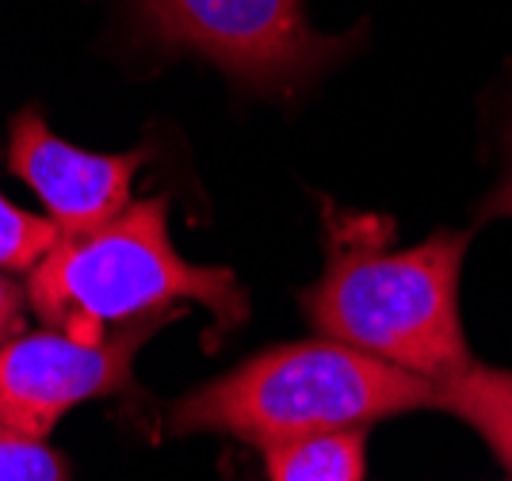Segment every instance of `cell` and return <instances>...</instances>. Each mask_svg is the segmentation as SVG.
Here are the masks:
<instances>
[{
    "label": "cell",
    "instance_id": "obj_1",
    "mask_svg": "<svg viewBox=\"0 0 512 481\" xmlns=\"http://www.w3.org/2000/svg\"><path fill=\"white\" fill-rule=\"evenodd\" d=\"M329 256L321 279L302 291L306 321L329 340L360 348L421 378H451L467 367L459 321V275L467 230H440L390 249V222L325 203Z\"/></svg>",
    "mask_w": 512,
    "mask_h": 481
},
{
    "label": "cell",
    "instance_id": "obj_2",
    "mask_svg": "<svg viewBox=\"0 0 512 481\" xmlns=\"http://www.w3.org/2000/svg\"><path fill=\"white\" fill-rule=\"evenodd\" d=\"M413 409H436V382L394 367L341 340L279 344L237 363L172 405L169 428L176 436L211 432L253 443H276L371 428Z\"/></svg>",
    "mask_w": 512,
    "mask_h": 481
},
{
    "label": "cell",
    "instance_id": "obj_3",
    "mask_svg": "<svg viewBox=\"0 0 512 481\" xmlns=\"http://www.w3.org/2000/svg\"><path fill=\"white\" fill-rule=\"evenodd\" d=\"M43 325L81 340L123 329L142 317H180V302H199L214 317L207 340L249 317V298L230 268L188 264L172 249L169 199H130L111 222L88 233H62L27 283Z\"/></svg>",
    "mask_w": 512,
    "mask_h": 481
},
{
    "label": "cell",
    "instance_id": "obj_4",
    "mask_svg": "<svg viewBox=\"0 0 512 481\" xmlns=\"http://www.w3.org/2000/svg\"><path fill=\"white\" fill-rule=\"evenodd\" d=\"M157 39L192 50L256 92H291L348 42L310 27L302 0H138Z\"/></svg>",
    "mask_w": 512,
    "mask_h": 481
},
{
    "label": "cell",
    "instance_id": "obj_5",
    "mask_svg": "<svg viewBox=\"0 0 512 481\" xmlns=\"http://www.w3.org/2000/svg\"><path fill=\"white\" fill-rule=\"evenodd\" d=\"M165 321L142 317L100 340H81L62 329L20 333L0 344V424L46 440L54 424L96 398H115L134 386V356Z\"/></svg>",
    "mask_w": 512,
    "mask_h": 481
},
{
    "label": "cell",
    "instance_id": "obj_6",
    "mask_svg": "<svg viewBox=\"0 0 512 481\" xmlns=\"http://www.w3.org/2000/svg\"><path fill=\"white\" fill-rule=\"evenodd\" d=\"M146 153H92L69 146L39 107H23L8 134V165L43 199L62 233H88L130 207V184Z\"/></svg>",
    "mask_w": 512,
    "mask_h": 481
},
{
    "label": "cell",
    "instance_id": "obj_7",
    "mask_svg": "<svg viewBox=\"0 0 512 481\" xmlns=\"http://www.w3.org/2000/svg\"><path fill=\"white\" fill-rule=\"evenodd\" d=\"M436 409L470 424L512 470V367H486L470 359L459 375L436 382Z\"/></svg>",
    "mask_w": 512,
    "mask_h": 481
},
{
    "label": "cell",
    "instance_id": "obj_8",
    "mask_svg": "<svg viewBox=\"0 0 512 481\" xmlns=\"http://www.w3.org/2000/svg\"><path fill=\"white\" fill-rule=\"evenodd\" d=\"M264 470H268V481H363L367 478V428L276 443L264 451Z\"/></svg>",
    "mask_w": 512,
    "mask_h": 481
},
{
    "label": "cell",
    "instance_id": "obj_9",
    "mask_svg": "<svg viewBox=\"0 0 512 481\" xmlns=\"http://www.w3.org/2000/svg\"><path fill=\"white\" fill-rule=\"evenodd\" d=\"M58 237H62V230L50 218L27 214L0 191V272L31 275L35 264L58 245Z\"/></svg>",
    "mask_w": 512,
    "mask_h": 481
},
{
    "label": "cell",
    "instance_id": "obj_10",
    "mask_svg": "<svg viewBox=\"0 0 512 481\" xmlns=\"http://www.w3.org/2000/svg\"><path fill=\"white\" fill-rule=\"evenodd\" d=\"M0 481H73L69 462L46 440L0 424Z\"/></svg>",
    "mask_w": 512,
    "mask_h": 481
},
{
    "label": "cell",
    "instance_id": "obj_11",
    "mask_svg": "<svg viewBox=\"0 0 512 481\" xmlns=\"http://www.w3.org/2000/svg\"><path fill=\"white\" fill-rule=\"evenodd\" d=\"M23 333V291L0 275V344H8L12 336Z\"/></svg>",
    "mask_w": 512,
    "mask_h": 481
},
{
    "label": "cell",
    "instance_id": "obj_12",
    "mask_svg": "<svg viewBox=\"0 0 512 481\" xmlns=\"http://www.w3.org/2000/svg\"><path fill=\"white\" fill-rule=\"evenodd\" d=\"M505 149H509V168H505L501 184L486 195V203L478 207V218H482V222H493V218H512V130L505 134Z\"/></svg>",
    "mask_w": 512,
    "mask_h": 481
}]
</instances>
